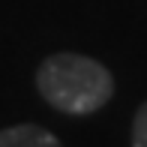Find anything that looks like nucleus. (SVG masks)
I'll use <instances>...</instances> for the list:
<instances>
[{
	"label": "nucleus",
	"mask_w": 147,
	"mask_h": 147,
	"mask_svg": "<svg viewBox=\"0 0 147 147\" xmlns=\"http://www.w3.org/2000/svg\"><path fill=\"white\" fill-rule=\"evenodd\" d=\"M132 147H147V102L138 105L132 120Z\"/></svg>",
	"instance_id": "3"
},
{
	"label": "nucleus",
	"mask_w": 147,
	"mask_h": 147,
	"mask_svg": "<svg viewBox=\"0 0 147 147\" xmlns=\"http://www.w3.org/2000/svg\"><path fill=\"white\" fill-rule=\"evenodd\" d=\"M36 90L54 111L84 117L105 108L114 96L108 66L75 51H57L36 69Z\"/></svg>",
	"instance_id": "1"
},
{
	"label": "nucleus",
	"mask_w": 147,
	"mask_h": 147,
	"mask_svg": "<svg viewBox=\"0 0 147 147\" xmlns=\"http://www.w3.org/2000/svg\"><path fill=\"white\" fill-rule=\"evenodd\" d=\"M0 147H63L54 132L36 123H18L0 129Z\"/></svg>",
	"instance_id": "2"
}]
</instances>
